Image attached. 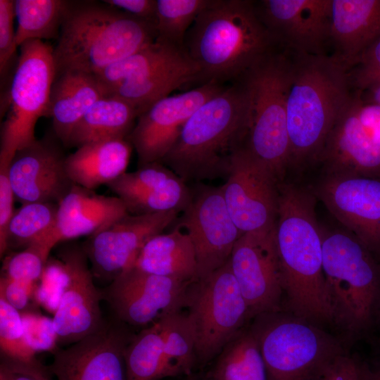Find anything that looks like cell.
Returning a JSON list of instances; mask_svg holds the SVG:
<instances>
[{"label": "cell", "instance_id": "37", "mask_svg": "<svg viewBox=\"0 0 380 380\" xmlns=\"http://www.w3.org/2000/svg\"><path fill=\"white\" fill-rule=\"evenodd\" d=\"M180 177L160 162L125 172L106 186L123 202L170 184Z\"/></svg>", "mask_w": 380, "mask_h": 380}, {"label": "cell", "instance_id": "52", "mask_svg": "<svg viewBox=\"0 0 380 380\" xmlns=\"http://www.w3.org/2000/svg\"><path fill=\"white\" fill-rule=\"evenodd\" d=\"M199 380H213L212 378H210L208 374L203 377V378H201V379Z\"/></svg>", "mask_w": 380, "mask_h": 380}, {"label": "cell", "instance_id": "32", "mask_svg": "<svg viewBox=\"0 0 380 380\" xmlns=\"http://www.w3.org/2000/svg\"><path fill=\"white\" fill-rule=\"evenodd\" d=\"M71 2L64 0L13 1L18 46L31 40L58 38Z\"/></svg>", "mask_w": 380, "mask_h": 380}, {"label": "cell", "instance_id": "7", "mask_svg": "<svg viewBox=\"0 0 380 380\" xmlns=\"http://www.w3.org/2000/svg\"><path fill=\"white\" fill-rule=\"evenodd\" d=\"M296 54L279 46L239 78L247 95L248 129L243 146L280 182L290 166L286 101Z\"/></svg>", "mask_w": 380, "mask_h": 380}, {"label": "cell", "instance_id": "44", "mask_svg": "<svg viewBox=\"0 0 380 380\" xmlns=\"http://www.w3.org/2000/svg\"><path fill=\"white\" fill-rule=\"evenodd\" d=\"M37 284L1 276L0 298L4 300L20 312L31 310L29 309L30 303L33 300L36 302L35 291Z\"/></svg>", "mask_w": 380, "mask_h": 380}, {"label": "cell", "instance_id": "42", "mask_svg": "<svg viewBox=\"0 0 380 380\" xmlns=\"http://www.w3.org/2000/svg\"><path fill=\"white\" fill-rule=\"evenodd\" d=\"M20 313L26 337L32 349L36 353L57 351L58 338L53 319L34 310Z\"/></svg>", "mask_w": 380, "mask_h": 380}, {"label": "cell", "instance_id": "17", "mask_svg": "<svg viewBox=\"0 0 380 380\" xmlns=\"http://www.w3.org/2000/svg\"><path fill=\"white\" fill-rule=\"evenodd\" d=\"M315 195L380 260V177L326 175Z\"/></svg>", "mask_w": 380, "mask_h": 380}, {"label": "cell", "instance_id": "19", "mask_svg": "<svg viewBox=\"0 0 380 380\" xmlns=\"http://www.w3.org/2000/svg\"><path fill=\"white\" fill-rule=\"evenodd\" d=\"M58 256L65 267L68 281L52 319L58 343L71 345L99 331L106 322L100 307L101 291L94 285L83 248L67 246Z\"/></svg>", "mask_w": 380, "mask_h": 380}, {"label": "cell", "instance_id": "41", "mask_svg": "<svg viewBox=\"0 0 380 380\" xmlns=\"http://www.w3.org/2000/svg\"><path fill=\"white\" fill-rule=\"evenodd\" d=\"M68 281V274L63 260L58 255L56 258H49L43 274L39 281L35 300L47 310L54 314Z\"/></svg>", "mask_w": 380, "mask_h": 380}, {"label": "cell", "instance_id": "51", "mask_svg": "<svg viewBox=\"0 0 380 380\" xmlns=\"http://www.w3.org/2000/svg\"><path fill=\"white\" fill-rule=\"evenodd\" d=\"M322 380H331V379H330L329 374H327V371H326L325 374H324Z\"/></svg>", "mask_w": 380, "mask_h": 380}, {"label": "cell", "instance_id": "33", "mask_svg": "<svg viewBox=\"0 0 380 380\" xmlns=\"http://www.w3.org/2000/svg\"><path fill=\"white\" fill-rule=\"evenodd\" d=\"M208 375L213 380H267L259 345L251 329L238 334L223 348Z\"/></svg>", "mask_w": 380, "mask_h": 380}, {"label": "cell", "instance_id": "15", "mask_svg": "<svg viewBox=\"0 0 380 380\" xmlns=\"http://www.w3.org/2000/svg\"><path fill=\"white\" fill-rule=\"evenodd\" d=\"M227 86L213 82L203 84L161 99L140 115L127 138L137 152L139 167L161 162L176 143L189 118Z\"/></svg>", "mask_w": 380, "mask_h": 380}, {"label": "cell", "instance_id": "38", "mask_svg": "<svg viewBox=\"0 0 380 380\" xmlns=\"http://www.w3.org/2000/svg\"><path fill=\"white\" fill-rule=\"evenodd\" d=\"M0 348L4 357L31 365H42L27 339L21 313L2 298H0Z\"/></svg>", "mask_w": 380, "mask_h": 380}, {"label": "cell", "instance_id": "27", "mask_svg": "<svg viewBox=\"0 0 380 380\" xmlns=\"http://www.w3.org/2000/svg\"><path fill=\"white\" fill-rule=\"evenodd\" d=\"M132 266L153 274L191 283L197 278L195 250L189 235L175 227L148 239Z\"/></svg>", "mask_w": 380, "mask_h": 380}, {"label": "cell", "instance_id": "25", "mask_svg": "<svg viewBox=\"0 0 380 380\" xmlns=\"http://www.w3.org/2000/svg\"><path fill=\"white\" fill-rule=\"evenodd\" d=\"M107 94L94 74L67 71L56 77L46 116L52 118L53 134L64 146L86 113Z\"/></svg>", "mask_w": 380, "mask_h": 380}, {"label": "cell", "instance_id": "35", "mask_svg": "<svg viewBox=\"0 0 380 380\" xmlns=\"http://www.w3.org/2000/svg\"><path fill=\"white\" fill-rule=\"evenodd\" d=\"M170 376L189 375L196 364V337L187 312L177 310L157 320Z\"/></svg>", "mask_w": 380, "mask_h": 380}, {"label": "cell", "instance_id": "2", "mask_svg": "<svg viewBox=\"0 0 380 380\" xmlns=\"http://www.w3.org/2000/svg\"><path fill=\"white\" fill-rule=\"evenodd\" d=\"M279 46L249 0H213L184 42L200 69V85L234 82Z\"/></svg>", "mask_w": 380, "mask_h": 380}, {"label": "cell", "instance_id": "50", "mask_svg": "<svg viewBox=\"0 0 380 380\" xmlns=\"http://www.w3.org/2000/svg\"><path fill=\"white\" fill-rule=\"evenodd\" d=\"M374 380H380V372H374Z\"/></svg>", "mask_w": 380, "mask_h": 380}, {"label": "cell", "instance_id": "14", "mask_svg": "<svg viewBox=\"0 0 380 380\" xmlns=\"http://www.w3.org/2000/svg\"><path fill=\"white\" fill-rule=\"evenodd\" d=\"M179 213H127L89 236L82 248L94 277L111 282L133 265L146 241L172 224Z\"/></svg>", "mask_w": 380, "mask_h": 380}, {"label": "cell", "instance_id": "45", "mask_svg": "<svg viewBox=\"0 0 380 380\" xmlns=\"http://www.w3.org/2000/svg\"><path fill=\"white\" fill-rule=\"evenodd\" d=\"M8 165L0 163V255L6 251V238L9 223L15 211L14 192L8 177Z\"/></svg>", "mask_w": 380, "mask_h": 380}, {"label": "cell", "instance_id": "26", "mask_svg": "<svg viewBox=\"0 0 380 380\" xmlns=\"http://www.w3.org/2000/svg\"><path fill=\"white\" fill-rule=\"evenodd\" d=\"M132 146L127 139L84 145L66 156L65 169L74 184L94 190L126 172Z\"/></svg>", "mask_w": 380, "mask_h": 380}, {"label": "cell", "instance_id": "13", "mask_svg": "<svg viewBox=\"0 0 380 380\" xmlns=\"http://www.w3.org/2000/svg\"><path fill=\"white\" fill-rule=\"evenodd\" d=\"M190 284L132 266L100 291L120 322L145 326L182 310Z\"/></svg>", "mask_w": 380, "mask_h": 380}, {"label": "cell", "instance_id": "3", "mask_svg": "<svg viewBox=\"0 0 380 380\" xmlns=\"http://www.w3.org/2000/svg\"><path fill=\"white\" fill-rule=\"evenodd\" d=\"M248 129L246 91L237 80L189 118L160 163L186 183L227 177Z\"/></svg>", "mask_w": 380, "mask_h": 380}, {"label": "cell", "instance_id": "21", "mask_svg": "<svg viewBox=\"0 0 380 380\" xmlns=\"http://www.w3.org/2000/svg\"><path fill=\"white\" fill-rule=\"evenodd\" d=\"M65 159L50 137L36 139L17 151L8 165V177L15 201L58 203L74 184L65 169Z\"/></svg>", "mask_w": 380, "mask_h": 380}, {"label": "cell", "instance_id": "11", "mask_svg": "<svg viewBox=\"0 0 380 380\" xmlns=\"http://www.w3.org/2000/svg\"><path fill=\"white\" fill-rule=\"evenodd\" d=\"M226 178L220 186L229 213L241 233L274 228L281 182L273 172L242 146L234 154Z\"/></svg>", "mask_w": 380, "mask_h": 380}, {"label": "cell", "instance_id": "6", "mask_svg": "<svg viewBox=\"0 0 380 380\" xmlns=\"http://www.w3.org/2000/svg\"><path fill=\"white\" fill-rule=\"evenodd\" d=\"M322 253L333 322L367 331L380 320V260L346 229L322 228Z\"/></svg>", "mask_w": 380, "mask_h": 380}, {"label": "cell", "instance_id": "12", "mask_svg": "<svg viewBox=\"0 0 380 380\" xmlns=\"http://www.w3.org/2000/svg\"><path fill=\"white\" fill-rule=\"evenodd\" d=\"M177 227L184 229L193 243L197 262V279L225 265L242 235L233 221L221 186L198 184Z\"/></svg>", "mask_w": 380, "mask_h": 380}, {"label": "cell", "instance_id": "39", "mask_svg": "<svg viewBox=\"0 0 380 380\" xmlns=\"http://www.w3.org/2000/svg\"><path fill=\"white\" fill-rule=\"evenodd\" d=\"M49 254L46 249L38 244L11 253L4 259L1 276L26 283L38 284Z\"/></svg>", "mask_w": 380, "mask_h": 380}, {"label": "cell", "instance_id": "8", "mask_svg": "<svg viewBox=\"0 0 380 380\" xmlns=\"http://www.w3.org/2000/svg\"><path fill=\"white\" fill-rule=\"evenodd\" d=\"M251 331L259 345L267 380H322L330 365L344 353L336 338L291 313L257 315Z\"/></svg>", "mask_w": 380, "mask_h": 380}, {"label": "cell", "instance_id": "16", "mask_svg": "<svg viewBox=\"0 0 380 380\" xmlns=\"http://www.w3.org/2000/svg\"><path fill=\"white\" fill-rule=\"evenodd\" d=\"M229 264L251 317L281 310L283 290L274 227L243 234L234 246Z\"/></svg>", "mask_w": 380, "mask_h": 380}, {"label": "cell", "instance_id": "43", "mask_svg": "<svg viewBox=\"0 0 380 380\" xmlns=\"http://www.w3.org/2000/svg\"><path fill=\"white\" fill-rule=\"evenodd\" d=\"M349 77L353 88L356 90L380 80V37L363 52L349 70Z\"/></svg>", "mask_w": 380, "mask_h": 380}, {"label": "cell", "instance_id": "24", "mask_svg": "<svg viewBox=\"0 0 380 380\" xmlns=\"http://www.w3.org/2000/svg\"><path fill=\"white\" fill-rule=\"evenodd\" d=\"M56 224L52 236L58 243L90 236L113 221L127 215L125 204L118 196H106L73 184L58 203Z\"/></svg>", "mask_w": 380, "mask_h": 380}, {"label": "cell", "instance_id": "22", "mask_svg": "<svg viewBox=\"0 0 380 380\" xmlns=\"http://www.w3.org/2000/svg\"><path fill=\"white\" fill-rule=\"evenodd\" d=\"M318 161L326 175L380 177V138L360 115L357 91L331 130Z\"/></svg>", "mask_w": 380, "mask_h": 380}, {"label": "cell", "instance_id": "47", "mask_svg": "<svg viewBox=\"0 0 380 380\" xmlns=\"http://www.w3.org/2000/svg\"><path fill=\"white\" fill-rule=\"evenodd\" d=\"M47 370L42 365H31L2 357L0 380H51Z\"/></svg>", "mask_w": 380, "mask_h": 380}, {"label": "cell", "instance_id": "46", "mask_svg": "<svg viewBox=\"0 0 380 380\" xmlns=\"http://www.w3.org/2000/svg\"><path fill=\"white\" fill-rule=\"evenodd\" d=\"M327 372L331 380H374V372L345 353L334 360Z\"/></svg>", "mask_w": 380, "mask_h": 380}, {"label": "cell", "instance_id": "10", "mask_svg": "<svg viewBox=\"0 0 380 380\" xmlns=\"http://www.w3.org/2000/svg\"><path fill=\"white\" fill-rule=\"evenodd\" d=\"M185 306L195 333L197 363L201 365L219 355L251 318L229 260L190 284Z\"/></svg>", "mask_w": 380, "mask_h": 380}, {"label": "cell", "instance_id": "31", "mask_svg": "<svg viewBox=\"0 0 380 380\" xmlns=\"http://www.w3.org/2000/svg\"><path fill=\"white\" fill-rule=\"evenodd\" d=\"M58 207L56 203L35 202L23 204L15 210L6 234V251L39 244L51 253L54 247L52 236Z\"/></svg>", "mask_w": 380, "mask_h": 380}, {"label": "cell", "instance_id": "40", "mask_svg": "<svg viewBox=\"0 0 380 380\" xmlns=\"http://www.w3.org/2000/svg\"><path fill=\"white\" fill-rule=\"evenodd\" d=\"M13 1L0 0V76L1 89L9 84L16 66L18 55L14 30Z\"/></svg>", "mask_w": 380, "mask_h": 380}, {"label": "cell", "instance_id": "28", "mask_svg": "<svg viewBox=\"0 0 380 380\" xmlns=\"http://www.w3.org/2000/svg\"><path fill=\"white\" fill-rule=\"evenodd\" d=\"M199 75L198 66L188 56L138 78L125 81L108 94L129 103L139 117L156 101L170 96L175 89L188 82H198Z\"/></svg>", "mask_w": 380, "mask_h": 380}, {"label": "cell", "instance_id": "9", "mask_svg": "<svg viewBox=\"0 0 380 380\" xmlns=\"http://www.w3.org/2000/svg\"><path fill=\"white\" fill-rule=\"evenodd\" d=\"M18 59L3 96L6 115L1 124L0 163L9 164L15 152L37 139L34 127L46 116L56 76L53 47L41 40L20 46Z\"/></svg>", "mask_w": 380, "mask_h": 380}, {"label": "cell", "instance_id": "4", "mask_svg": "<svg viewBox=\"0 0 380 380\" xmlns=\"http://www.w3.org/2000/svg\"><path fill=\"white\" fill-rule=\"evenodd\" d=\"M351 88L349 71L331 55L296 53L286 101L290 165L318 160Z\"/></svg>", "mask_w": 380, "mask_h": 380}, {"label": "cell", "instance_id": "20", "mask_svg": "<svg viewBox=\"0 0 380 380\" xmlns=\"http://www.w3.org/2000/svg\"><path fill=\"white\" fill-rule=\"evenodd\" d=\"M131 338L120 323L106 322L96 332L56 351L48 371L58 380H127L124 354Z\"/></svg>", "mask_w": 380, "mask_h": 380}, {"label": "cell", "instance_id": "30", "mask_svg": "<svg viewBox=\"0 0 380 380\" xmlns=\"http://www.w3.org/2000/svg\"><path fill=\"white\" fill-rule=\"evenodd\" d=\"M184 48L157 39L95 74L109 93L118 84L143 76L160 66L188 56Z\"/></svg>", "mask_w": 380, "mask_h": 380}, {"label": "cell", "instance_id": "23", "mask_svg": "<svg viewBox=\"0 0 380 380\" xmlns=\"http://www.w3.org/2000/svg\"><path fill=\"white\" fill-rule=\"evenodd\" d=\"M380 37V0H331V56L348 71Z\"/></svg>", "mask_w": 380, "mask_h": 380}, {"label": "cell", "instance_id": "48", "mask_svg": "<svg viewBox=\"0 0 380 380\" xmlns=\"http://www.w3.org/2000/svg\"><path fill=\"white\" fill-rule=\"evenodd\" d=\"M103 3L135 18L156 25V0H104Z\"/></svg>", "mask_w": 380, "mask_h": 380}, {"label": "cell", "instance_id": "29", "mask_svg": "<svg viewBox=\"0 0 380 380\" xmlns=\"http://www.w3.org/2000/svg\"><path fill=\"white\" fill-rule=\"evenodd\" d=\"M137 118L135 109L129 103L107 94L89 108L75 126L68 146L77 148L95 142L127 139Z\"/></svg>", "mask_w": 380, "mask_h": 380}, {"label": "cell", "instance_id": "36", "mask_svg": "<svg viewBox=\"0 0 380 380\" xmlns=\"http://www.w3.org/2000/svg\"><path fill=\"white\" fill-rule=\"evenodd\" d=\"M213 0H156L157 39L184 48L185 36Z\"/></svg>", "mask_w": 380, "mask_h": 380}, {"label": "cell", "instance_id": "49", "mask_svg": "<svg viewBox=\"0 0 380 380\" xmlns=\"http://www.w3.org/2000/svg\"><path fill=\"white\" fill-rule=\"evenodd\" d=\"M362 100L380 105V80L374 81L361 90H357Z\"/></svg>", "mask_w": 380, "mask_h": 380}, {"label": "cell", "instance_id": "18", "mask_svg": "<svg viewBox=\"0 0 380 380\" xmlns=\"http://www.w3.org/2000/svg\"><path fill=\"white\" fill-rule=\"evenodd\" d=\"M255 4L278 45L298 53L328 55L331 0H262Z\"/></svg>", "mask_w": 380, "mask_h": 380}, {"label": "cell", "instance_id": "1", "mask_svg": "<svg viewBox=\"0 0 380 380\" xmlns=\"http://www.w3.org/2000/svg\"><path fill=\"white\" fill-rule=\"evenodd\" d=\"M279 188L274 239L286 308L289 313L317 325L333 322L315 195L283 182Z\"/></svg>", "mask_w": 380, "mask_h": 380}, {"label": "cell", "instance_id": "34", "mask_svg": "<svg viewBox=\"0 0 380 380\" xmlns=\"http://www.w3.org/2000/svg\"><path fill=\"white\" fill-rule=\"evenodd\" d=\"M124 355L127 380H159L170 377L157 321L130 338Z\"/></svg>", "mask_w": 380, "mask_h": 380}, {"label": "cell", "instance_id": "5", "mask_svg": "<svg viewBox=\"0 0 380 380\" xmlns=\"http://www.w3.org/2000/svg\"><path fill=\"white\" fill-rule=\"evenodd\" d=\"M157 36L154 23L105 3L71 2L53 47L56 76L67 71L97 74Z\"/></svg>", "mask_w": 380, "mask_h": 380}]
</instances>
